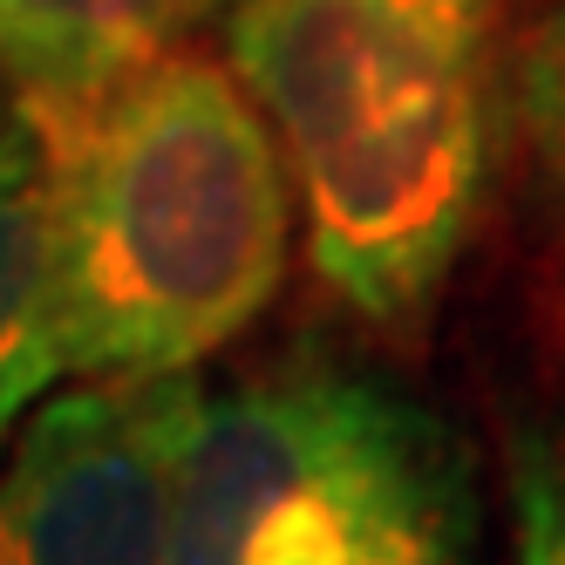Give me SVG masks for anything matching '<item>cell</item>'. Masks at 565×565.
Here are the masks:
<instances>
[{
	"label": "cell",
	"instance_id": "obj_6",
	"mask_svg": "<svg viewBox=\"0 0 565 565\" xmlns=\"http://www.w3.org/2000/svg\"><path fill=\"white\" fill-rule=\"evenodd\" d=\"M68 375L55 307L49 157L28 109L0 89V443Z\"/></svg>",
	"mask_w": 565,
	"mask_h": 565
},
{
	"label": "cell",
	"instance_id": "obj_8",
	"mask_svg": "<svg viewBox=\"0 0 565 565\" xmlns=\"http://www.w3.org/2000/svg\"><path fill=\"white\" fill-rule=\"evenodd\" d=\"M518 124H524L532 164L565 218V8L545 14L518 49Z\"/></svg>",
	"mask_w": 565,
	"mask_h": 565
},
{
	"label": "cell",
	"instance_id": "obj_9",
	"mask_svg": "<svg viewBox=\"0 0 565 565\" xmlns=\"http://www.w3.org/2000/svg\"><path fill=\"white\" fill-rule=\"evenodd\" d=\"M409 14L436 21V28H450V34H470V42H483V21H491L498 0H402Z\"/></svg>",
	"mask_w": 565,
	"mask_h": 565
},
{
	"label": "cell",
	"instance_id": "obj_5",
	"mask_svg": "<svg viewBox=\"0 0 565 565\" xmlns=\"http://www.w3.org/2000/svg\"><path fill=\"white\" fill-rule=\"evenodd\" d=\"M238 0H0V89L28 124L103 103Z\"/></svg>",
	"mask_w": 565,
	"mask_h": 565
},
{
	"label": "cell",
	"instance_id": "obj_1",
	"mask_svg": "<svg viewBox=\"0 0 565 565\" xmlns=\"http://www.w3.org/2000/svg\"><path fill=\"white\" fill-rule=\"evenodd\" d=\"M34 130L68 375H184L273 307L294 171L232 62L171 49Z\"/></svg>",
	"mask_w": 565,
	"mask_h": 565
},
{
	"label": "cell",
	"instance_id": "obj_4",
	"mask_svg": "<svg viewBox=\"0 0 565 565\" xmlns=\"http://www.w3.org/2000/svg\"><path fill=\"white\" fill-rule=\"evenodd\" d=\"M198 375H83L0 463V565H171Z\"/></svg>",
	"mask_w": 565,
	"mask_h": 565
},
{
	"label": "cell",
	"instance_id": "obj_3",
	"mask_svg": "<svg viewBox=\"0 0 565 565\" xmlns=\"http://www.w3.org/2000/svg\"><path fill=\"white\" fill-rule=\"evenodd\" d=\"M171 565H483L470 443L388 375L273 361L198 402Z\"/></svg>",
	"mask_w": 565,
	"mask_h": 565
},
{
	"label": "cell",
	"instance_id": "obj_2",
	"mask_svg": "<svg viewBox=\"0 0 565 565\" xmlns=\"http://www.w3.org/2000/svg\"><path fill=\"white\" fill-rule=\"evenodd\" d=\"M477 49L402 0H238L225 14V62L287 150L307 259L369 328H423L463 259L483 198Z\"/></svg>",
	"mask_w": 565,
	"mask_h": 565
},
{
	"label": "cell",
	"instance_id": "obj_7",
	"mask_svg": "<svg viewBox=\"0 0 565 565\" xmlns=\"http://www.w3.org/2000/svg\"><path fill=\"white\" fill-rule=\"evenodd\" d=\"M511 565H565V429L511 443Z\"/></svg>",
	"mask_w": 565,
	"mask_h": 565
}]
</instances>
